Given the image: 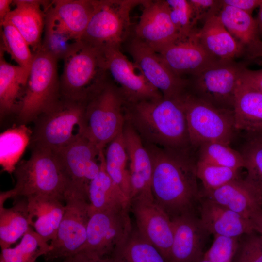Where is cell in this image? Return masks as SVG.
<instances>
[{
  "label": "cell",
  "instance_id": "cell-17",
  "mask_svg": "<svg viewBox=\"0 0 262 262\" xmlns=\"http://www.w3.org/2000/svg\"><path fill=\"white\" fill-rule=\"evenodd\" d=\"M133 34L157 52L179 40L166 0H144Z\"/></svg>",
  "mask_w": 262,
  "mask_h": 262
},
{
  "label": "cell",
  "instance_id": "cell-10",
  "mask_svg": "<svg viewBox=\"0 0 262 262\" xmlns=\"http://www.w3.org/2000/svg\"><path fill=\"white\" fill-rule=\"evenodd\" d=\"M244 65L218 61L189 80L187 92L220 109L233 111L235 94Z\"/></svg>",
  "mask_w": 262,
  "mask_h": 262
},
{
  "label": "cell",
  "instance_id": "cell-44",
  "mask_svg": "<svg viewBox=\"0 0 262 262\" xmlns=\"http://www.w3.org/2000/svg\"><path fill=\"white\" fill-rule=\"evenodd\" d=\"M62 262H115L111 255L99 256L91 253L80 251Z\"/></svg>",
  "mask_w": 262,
  "mask_h": 262
},
{
  "label": "cell",
  "instance_id": "cell-25",
  "mask_svg": "<svg viewBox=\"0 0 262 262\" xmlns=\"http://www.w3.org/2000/svg\"><path fill=\"white\" fill-rule=\"evenodd\" d=\"M217 16L243 49L248 60H252L254 56L262 51V39L256 20L251 15L222 3Z\"/></svg>",
  "mask_w": 262,
  "mask_h": 262
},
{
  "label": "cell",
  "instance_id": "cell-7",
  "mask_svg": "<svg viewBox=\"0 0 262 262\" xmlns=\"http://www.w3.org/2000/svg\"><path fill=\"white\" fill-rule=\"evenodd\" d=\"M60 79L61 96L85 101L108 79L102 51L78 42L65 58Z\"/></svg>",
  "mask_w": 262,
  "mask_h": 262
},
{
  "label": "cell",
  "instance_id": "cell-6",
  "mask_svg": "<svg viewBox=\"0 0 262 262\" xmlns=\"http://www.w3.org/2000/svg\"><path fill=\"white\" fill-rule=\"evenodd\" d=\"M85 101L61 97L50 110L33 122L30 146L54 152L82 135Z\"/></svg>",
  "mask_w": 262,
  "mask_h": 262
},
{
  "label": "cell",
  "instance_id": "cell-34",
  "mask_svg": "<svg viewBox=\"0 0 262 262\" xmlns=\"http://www.w3.org/2000/svg\"><path fill=\"white\" fill-rule=\"evenodd\" d=\"M104 160L108 174L130 202V177L129 170L127 168L128 156L122 132L106 146L104 149Z\"/></svg>",
  "mask_w": 262,
  "mask_h": 262
},
{
  "label": "cell",
  "instance_id": "cell-42",
  "mask_svg": "<svg viewBox=\"0 0 262 262\" xmlns=\"http://www.w3.org/2000/svg\"><path fill=\"white\" fill-rule=\"evenodd\" d=\"M234 262H262V237L256 232L245 235Z\"/></svg>",
  "mask_w": 262,
  "mask_h": 262
},
{
  "label": "cell",
  "instance_id": "cell-28",
  "mask_svg": "<svg viewBox=\"0 0 262 262\" xmlns=\"http://www.w3.org/2000/svg\"><path fill=\"white\" fill-rule=\"evenodd\" d=\"M3 49L0 53V115L1 120L12 114L16 115L29 71L19 65L5 61Z\"/></svg>",
  "mask_w": 262,
  "mask_h": 262
},
{
  "label": "cell",
  "instance_id": "cell-21",
  "mask_svg": "<svg viewBox=\"0 0 262 262\" xmlns=\"http://www.w3.org/2000/svg\"><path fill=\"white\" fill-rule=\"evenodd\" d=\"M173 238L168 262H193L203 257L206 234L200 220L194 213L184 214L171 220Z\"/></svg>",
  "mask_w": 262,
  "mask_h": 262
},
{
  "label": "cell",
  "instance_id": "cell-45",
  "mask_svg": "<svg viewBox=\"0 0 262 262\" xmlns=\"http://www.w3.org/2000/svg\"><path fill=\"white\" fill-rule=\"evenodd\" d=\"M241 80L262 93V68L251 70L244 67L241 73Z\"/></svg>",
  "mask_w": 262,
  "mask_h": 262
},
{
  "label": "cell",
  "instance_id": "cell-36",
  "mask_svg": "<svg viewBox=\"0 0 262 262\" xmlns=\"http://www.w3.org/2000/svg\"><path fill=\"white\" fill-rule=\"evenodd\" d=\"M197 150L198 161L239 170L245 167L240 152L232 148L229 145L210 142L201 145Z\"/></svg>",
  "mask_w": 262,
  "mask_h": 262
},
{
  "label": "cell",
  "instance_id": "cell-50",
  "mask_svg": "<svg viewBox=\"0 0 262 262\" xmlns=\"http://www.w3.org/2000/svg\"><path fill=\"white\" fill-rule=\"evenodd\" d=\"M246 136L252 137L262 141V132L254 134L246 135Z\"/></svg>",
  "mask_w": 262,
  "mask_h": 262
},
{
  "label": "cell",
  "instance_id": "cell-16",
  "mask_svg": "<svg viewBox=\"0 0 262 262\" xmlns=\"http://www.w3.org/2000/svg\"><path fill=\"white\" fill-rule=\"evenodd\" d=\"M137 230L168 261L173 238L172 221L154 199L137 197L130 201Z\"/></svg>",
  "mask_w": 262,
  "mask_h": 262
},
{
  "label": "cell",
  "instance_id": "cell-32",
  "mask_svg": "<svg viewBox=\"0 0 262 262\" xmlns=\"http://www.w3.org/2000/svg\"><path fill=\"white\" fill-rule=\"evenodd\" d=\"M115 262H168L135 227L111 255Z\"/></svg>",
  "mask_w": 262,
  "mask_h": 262
},
{
  "label": "cell",
  "instance_id": "cell-24",
  "mask_svg": "<svg viewBox=\"0 0 262 262\" xmlns=\"http://www.w3.org/2000/svg\"><path fill=\"white\" fill-rule=\"evenodd\" d=\"M13 3L16 8L11 11L3 21L12 24L35 53L41 49L42 45L41 35L46 12L41 7H47L50 2L46 0H14Z\"/></svg>",
  "mask_w": 262,
  "mask_h": 262
},
{
  "label": "cell",
  "instance_id": "cell-14",
  "mask_svg": "<svg viewBox=\"0 0 262 262\" xmlns=\"http://www.w3.org/2000/svg\"><path fill=\"white\" fill-rule=\"evenodd\" d=\"M124 44L133 63L164 98H178L187 92L189 80L176 75L155 51L133 34Z\"/></svg>",
  "mask_w": 262,
  "mask_h": 262
},
{
  "label": "cell",
  "instance_id": "cell-11",
  "mask_svg": "<svg viewBox=\"0 0 262 262\" xmlns=\"http://www.w3.org/2000/svg\"><path fill=\"white\" fill-rule=\"evenodd\" d=\"M104 151L81 135L67 146L53 152L67 182L66 196L76 195L89 198V185L100 171Z\"/></svg>",
  "mask_w": 262,
  "mask_h": 262
},
{
  "label": "cell",
  "instance_id": "cell-46",
  "mask_svg": "<svg viewBox=\"0 0 262 262\" xmlns=\"http://www.w3.org/2000/svg\"><path fill=\"white\" fill-rule=\"evenodd\" d=\"M224 4L234 7L250 15L262 3V0H222Z\"/></svg>",
  "mask_w": 262,
  "mask_h": 262
},
{
  "label": "cell",
  "instance_id": "cell-27",
  "mask_svg": "<svg viewBox=\"0 0 262 262\" xmlns=\"http://www.w3.org/2000/svg\"><path fill=\"white\" fill-rule=\"evenodd\" d=\"M233 116L237 131L247 135L262 132V93L241 79L235 91Z\"/></svg>",
  "mask_w": 262,
  "mask_h": 262
},
{
  "label": "cell",
  "instance_id": "cell-41",
  "mask_svg": "<svg viewBox=\"0 0 262 262\" xmlns=\"http://www.w3.org/2000/svg\"><path fill=\"white\" fill-rule=\"evenodd\" d=\"M238 237L215 235L210 248L203 258L212 262H231L239 246Z\"/></svg>",
  "mask_w": 262,
  "mask_h": 262
},
{
  "label": "cell",
  "instance_id": "cell-23",
  "mask_svg": "<svg viewBox=\"0 0 262 262\" xmlns=\"http://www.w3.org/2000/svg\"><path fill=\"white\" fill-rule=\"evenodd\" d=\"M200 223L209 234L239 237L254 232L246 218L213 201L205 198L200 207Z\"/></svg>",
  "mask_w": 262,
  "mask_h": 262
},
{
  "label": "cell",
  "instance_id": "cell-33",
  "mask_svg": "<svg viewBox=\"0 0 262 262\" xmlns=\"http://www.w3.org/2000/svg\"><path fill=\"white\" fill-rule=\"evenodd\" d=\"M32 130L26 125H17L0 135V164L3 171L14 173L28 146Z\"/></svg>",
  "mask_w": 262,
  "mask_h": 262
},
{
  "label": "cell",
  "instance_id": "cell-29",
  "mask_svg": "<svg viewBox=\"0 0 262 262\" xmlns=\"http://www.w3.org/2000/svg\"><path fill=\"white\" fill-rule=\"evenodd\" d=\"M88 195L90 216L95 212L129 206L128 199L106 170L104 151L101 156L100 171L90 183Z\"/></svg>",
  "mask_w": 262,
  "mask_h": 262
},
{
  "label": "cell",
  "instance_id": "cell-12",
  "mask_svg": "<svg viewBox=\"0 0 262 262\" xmlns=\"http://www.w3.org/2000/svg\"><path fill=\"white\" fill-rule=\"evenodd\" d=\"M65 212L57 234L49 244L46 262H62L76 254L84 244L90 217L89 199L69 195L65 200Z\"/></svg>",
  "mask_w": 262,
  "mask_h": 262
},
{
  "label": "cell",
  "instance_id": "cell-19",
  "mask_svg": "<svg viewBox=\"0 0 262 262\" xmlns=\"http://www.w3.org/2000/svg\"><path fill=\"white\" fill-rule=\"evenodd\" d=\"M196 32L188 38L178 40L156 52L178 77L196 76L218 61L203 48L196 36Z\"/></svg>",
  "mask_w": 262,
  "mask_h": 262
},
{
  "label": "cell",
  "instance_id": "cell-30",
  "mask_svg": "<svg viewBox=\"0 0 262 262\" xmlns=\"http://www.w3.org/2000/svg\"><path fill=\"white\" fill-rule=\"evenodd\" d=\"M15 202L9 208L0 203V246L1 250L10 247L23 236L32 226L27 199L14 198Z\"/></svg>",
  "mask_w": 262,
  "mask_h": 262
},
{
  "label": "cell",
  "instance_id": "cell-31",
  "mask_svg": "<svg viewBox=\"0 0 262 262\" xmlns=\"http://www.w3.org/2000/svg\"><path fill=\"white\" fill-rule=\"evenodd\" d=\"M27 200L32 226L46 241H51L57 234L64 215L63 201L50 198Z\"/></svg>",
  "mask_w": 262,
  "mask_h": 262
},
{
  "label": "cell",
  "instance_id": "cell-43",
  "mask_svg": "<svg viewBox=\"0 0 262 262\" xmlns=\"http://www.w3.org/2000/svg\"><path fill=\"white\" fill-rule=\"evenodd\" d=\"M194 18L197 23L204 22L211 16L218 15L222 6V0H188Z\"/></svg>",
  "mask_w": 262,
  "mask_h": 262
},
{
  "label": "cell",
  "instance_id": "cell-53",
  "mask_svg": "<svg viewBox=\"0 0 262 262\" xmlns=\"http://www.w3.org/2000/svg\"><path fill=\"white\" fill-rule=\"evenodd\" d=\"M34 262H37V261H35ZM56 262V261H54V262Z\"/></svg>",
  "mask_w": 262,
  "mask_h": 262
},
{
  "label": "cell",
  "instance_id": "cell-22",
  "mask_svg": "<svg viewBox=\"0 0 262 262\" xmlns=\"http://www.w3.org/2000/svg\"><path fill=\"white\" fill-rule=\"evenodd\" d=\"M203 196L249 219L262 208V195L245 179L240 178L213 190H203Z\"/></svg>",
  "mask_w": 262,
  "mask_h": 262
},
{
  "label": "cell",
  "instance_id": "cell-15",
  "mask_svg": "<svg viewBox=\"0 0 262 262\" xmlns=\"http://www.w3.org/2000/svg\"><path fill=\"white\" fill-rule=\"evenodd\" d=\"M101 50L108 73L120 89L126 103H134L163 97L122 52L121 49L112 48Z\"/></svg>",
  "mask_w": 262,
  "mask_h": 262
},
{
  "label": "cell",
  "instance_id": "cell-9",
  "mask_svg": "<svg viewBox=\"0 0 262 262\" xmlns=\"http://www.w3.org/2000/svg\"><path fill=\"white\" fill-rule=\"evenodd\" d=\"M191 147L218 142L229 145L236 129L233 111L216 108L188 92L182 97Z\"/></svg>",
  "mask_w": 262,
  "mask_h": 262
},
{
  "label": "cell",
  "instance_id": "cell-40",
  "mask_svg": "<svg viewBox=\"0 0 262 262\" xmlns=\"http://www.w3.org/2000/svg\"><path fill=\"white\" fill-rule=\"evenodd\" d=\"M171 20L179 36V40L185 39L197 30L192 8L188 0H166Z\"/></svg>",
  "mask_w": 262,
  "mask_h": 262
},
{
  "label": "cell",
  "instance_id": "cell-5",
  "mask_svg": "<svg viewBox=\"0 0 262 262\" xmlns=\"http://www.w3.org/2000/svg\"><path fill=\"white\" fill-rule=\"evenodd\" d=\"M27 83L16 114L17 125L33 122L61 98L57 58L41 49L33 53Z\"/></svg>",
  "mask_w": 262,
  "mask_h": 262
},
{
  "label": "cell",
  "instance_id": "cell-38",
  "mask_svg": "<svg viewBox=\"0 0 262 262\" xmlns=\"http://www.w3.org/2000/svg\"><path fill=\"white\" fill-rule=\"evenodd\" d=\"M246 138L240 151L246 170L245 179L262 195V141L247 136Z\"/></svg>",
  "mask_w": 262,
  "mask_h": 262
},
{
  "label": "cell",
  "instance_id": "cell-4",
  "mask_svg": "<svg viewBox=\"0 0 262 262\" xmlns=\"http://www.w3.org/2000/svg\"><path fill=\"white\" fill-rule=\"evenodd\" d=\"M126 103L119 87L108 79L85 101L82 135L104 150L123 131Z\"/></svg>",
  "mask_w": 262,
  "mask_h": 262
},
{
  "label": "cell",
  "instance_id": "cell-18",
  "mask_svg": "<svg viewBox=\"0 0 262 262\" xmlns=\"http://www.w3.org/2000/svg\"><path fill=\"white\" fill-rule=\"evenodd\" d=\"M97 0H57L51 2L45 23L71 40L80 41L93 14Z\"/></svg>",
  "mask_w": 262,
  "mask_h": 262
},
{
  "label": "cell",
  "instance_id": "cell-2",
  "mask_svg": "<svg viewBox=\"0 0 262 262\" xmlns=\"http://www.w3.org/2000/svg\"><path fill=\"white\" fill-rule=\"evenodd\" d=\"M182 97L126 103V121L144 144L175 149H193Z\"/></svg>",
  "mask_w": 262,
  "mask_h": 262
},
{
  "label": "cell",
  "instance_id": "cell-37",
  "mask_svg": "<svg viewBox=\"0 0 262 262\" xmlns=\"http://www.w3.org/2000/svg\"><path fill=\"white\" fill-rule=\"evenodd\" d=\"M2 45L1 47L7 51L18 65L30 71L33 54L29 45L17 29L10 22L4 21L0 24Z\"/></svg>",
  "mask_w": 262,
  "mask_h": 262
},
{
  "label": "cell",
  "instance_id": "cell-1",
  "mask_svg": "<svg viewBox=\"0 0 262 262\" xmlns=\"http://www.w3.org/2000/svg\"><path fill=\"white\" fill-rule=\"evenodd\" d=\"M152 169L151 188L155 203L171 220L194 213L200 200L193 149L180 150L143 143Z\"/></svg>",
  "mask_w": 262,
  "mask_h": 262
},
{
  "label": "cell",
  "instance_id": "cell-52",
  "mask_svg": "<svg viewBox=\"0 0 262 262\" xmlns=\"http://www.w3.org/2000/svg\"><path fill=\"white\" fill-rule=\"evenodd\" d=\"M260 57H262V51L254 56L252 59Z\"/></svg>",
  "mask_w": 262,
  "mask_h": 262
},
{
  "label": "cell",
  "instance_id": "cell-35",
  "mask_svg": "<svg viewBox=\"0 0 262 262\" xmlns=\"http://www.w3.org/2000/svg\"><path fill=\"white\" fill-rule=\"evenodd\" d=\"M50 249L49 244L30 227L17 245L1 250L0 262H34Z\"/></svg>",
  "mask_w": 262,
  "mask_h": 262
},
{
  "label": "cell",
  "instance_id": "cell-8",
  "mask_svg": "<svg viewBox=\"0 0 262 262\" xmlns=\"http://www.w3.org/2000/svg\"><path fill=\"white\" fill-rule=\"evenodd\" d=\"M144 0H99L82 36L83 44L100 50L121 49L131 34L130 13Z\"/></svg>",
  "mask_w": 262,
  "mask_h": 262
},
{
  "label": "cell",
  "instance_id": "cell-47",
  "mask_svg": "<svg viewBox=\"0 0 262 262\" xmlns=\"http://www.w3.org/2000/svg\"><path fill=\"white\" fill-rule=\"evenodd\" d=\"M254 230L262 237V208L255 213L250 218Z\"/></svg>",
  "mask_w": 262,
  "mask_h": 262
},
{
  "label": "cell",
  "instance_id": "cell-3",
  "mask_svg": "<svg viewBox=\"0 0 262 262\" xmlns=\"http://www.w3.org/2000/svg\"><path fill=\"white\" fill-rule=\"evenodd\" d=\"M14 174L16 184L13 189L0 192V201L23 197L27 200L50 198L65 202L67 182L53 152L32 149L30 158L18 163Z\"/></svg>",
  "mask_w": 262,
  "mask_h": 262
},
{
  "label": "cell",
  "instance_id": "cell-49",
  "mask_svg": "<svg viewBox=\"0 0 262 262\" xmlns=\"http://www.w3.org/2000/svg\"><path fill=\"white\" fill-rule=\"evenodd\" d=\"M259 33L262 39V3L259 7V10L257 18L256 19Z\"/></svg>",
  "mask_w": 262,
  "mask_h": 262
},
{
  "label": "cell",
  "instance_id": "cell-26",
  "mask_svg": "<svg viewBox=\"0 0 262 262\" xmlns=\"http://www.w3.org/2000/svg\"><path fill=\"white\" fill-rule=\"evenodd\" d=\"M196 36L206 51L218 61H233L246 56L242 47L214 15L206 19Z\"/></svg>",
  "mask_w": 262,
  "mask_h": 262
},
{
  "label": "cell",
  "instance_id": "cell-48",
  "mask_svg": "<svg viewBox=\"0 0 262 262\" xmlns=\"http://www.w3.org/2000/svg\"><path fill=\"white\" fill-rule=\"evenodd\" d=\"M13 0H0V24H1L7 16L11 12L10 5Z\"/></svg>",
  "mask_w": 262,
  "mask_h": 262
},
{
  "label": "cell",
  "instance_id": "cell-13",
  "mask_svg": "<svg viewBox=\"0 0 262 262\" xmlns=\"http://www.w3.org/2000/svg\"><path fill=\"white\" fill-rule=\"evenodd\" d=\"M129 211V206H125L91 214L86 241L78 252L84 251L102 256L111 255L133 228Z\"/></svg>",
  "mask_w": 262,
  "mask_h": 262
},
{
  "label": "cell",
  "instance_id": "cell-39",
  "mask_svg": "<svg viewBox=\"0 0 262 262\" xmlns=\"http://www.w3.org/2000/svg\"><path fill=\"white\" fill-rule=\"evenodd\" d=\"M240 170L196 161V174L204 191L213 190L239 177Z\"/></svg>",
  "mask_w": 262,
  "mask_h": 262
},
{
  "label": "cell",
  "instance_id": "cell-51",
  "mask_svg": "<svg viewBox=\"0 0 262 262\" xmlns=\"http://www.w3.org/2000/svg\"><path fill=\"white\" fill-rule=\"evenodd\" d=\"M193 262H212L210 261H209L208 260H206L205 259H204L203 257L199 260H197L196 261H194Z\"/></svg>",
  "mask_w": 262,
  "mask_h": 262
},
{
  "label": "cell",
  "instance_id": "cell-20",
  "mask_svg": "<svg viewBox=\"0 0 262 262\" xmlns=\"http://www.w3.org/2000/svg\"><path fill=\"white\" fill-rule=\"evenodd\" d=\"M122 133L129 162L130 201L137 197L154 199L151 188L152 164L148 152L139 135L126 121Z\"/></svg>",
  "mask_w": 262,
  "mask_h": 262
}]
</instances>
